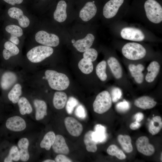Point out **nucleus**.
Here are the masks:
<instances>
[{
	"label": "nucleus",
	"instance_id": "f257e3e1",
	"mask_svg": "<svg viewBox=\"0 0 162 162\" xmlns=\"http://www.w3.org/2000/svg\"><path fill=\"white\" fill-rule=\"evenodd\" d=\"M45 77L51 88L62 91L67 89L70 84L68 77L64 74L52 70H47L45 72Z\"/></svg>",
	"mask_w": 162,
	"mask_h": 162
},
{
	"label": "nucleus",
	"instance_id": "f03ea898",
	"mask_svg": "<svg viewBox=\"0 0 162 162\" xmlns=\"http://www.w3.org/2000/svg\"><path fill=\"white\" fill-rule=\"evenodd\" d=\"M123 55L127 58L132 60H136L143 58L146 51L145 48L141 44L135 42H130L125 44L122 49Z\"/></svg>",
	"mask_w": 162,
	"mask_h": 162
},
{
	"label": "nucleus",
	"instance_id": "7ed1b4c3",
	"mask_svg": "<svg viewBox=\"0 0 162 162\" xmlns=\"http://www.w3.org/2000/svg\"><path fill=\"white\" fill-rule=\"evenodd\" d=\"M112 104V100L110 93L106 91H103L97 95L93 102V110L97 113L103 114L110 108Z\"/></svg>",
	"mask_w": 162,
	"mask_h": 162
},
{
	"label": "nucleus",
	"instance_id": "20e7f679",
	"mask_svg": "<svg viewBox=\"0 0 162 162\" xmlns=\"http://www.w3.org/2000/svg\"><path fill=\"white\" fill-rule=\"evenodd\" d=\"M146 16L152 22L159 23L162 21V8L155 0H147L144 4Z\"/></svg>",
	"mask_w": 162,
	"mask_h": 162
},
{
	"label": "nucleus",
	"instance_id": "39448f33",
	"mask_svg": "<svg viewBox=\"0 0 162 162\" xmlns=\"http://www.w3.org/2000/svg\"><path fill=\"white\" fill-rule=\"evenodd\" d=\"M53 50L51 47L40 45L34 47L27 53V57L31 62H40L50 56L53 53Z\"/></svg>",
	"mask_w": 162,
	"mask_h": 162
},
{
	"label": "nucleus",
	"instance_id": "423d86ee",
	"mask_svg": "<svg viewBox=\"0 0 162 162\" xmlns=\"http://www.w3.org/2000/svg\"><path fill=\"white\" fill-rule=\"evenodd\" d=\"M35 39L38 43L50 47H56L59 43L58 37L53 34H49L41 30L38 32L35 35Z\"/></svg>",
	"mask_w": 162,
	"mask_h": 162
},
{
	"label": "nucleus",
	"instance_id": "0eeeda50",
	"mask_svg": "<svg viewBox=\"0 0 162 162\" xmlns=\"http://www.w3.org/2000/svg\"><path fill=\"white\" fill-rule=\"evenodd\" d=\"M66 128L71 136L78 137L82 134L83 127L82 124L74 118L67 117L64 120Z\"/></svg>",
	"mask_w": 162,
	"mask_h": 162
},
{
	"label": "nucleus",
	"instance_id": "6e6552de",
	"mask_svg": "<svg viewBox=\"0 0 162 162\" xmlns=\"http://www.w3.org/2000/svg\"><path fill=\"white\" fill-rule=\"evenodd\" d=\"M122 38L126 40L140 41L143 40L145 35L140 29L133 27H125L123 28L121 32Z\"/></svg>",
	"mask_w": 162,
	"mask_h": 162
},
{
	"label": "nucleus",
	"instance_id": "1a4fd4ad",
	"mask_svg": "<svg viewBox=\"0 0 162 162\" xmlns=\"http://www.w3.org/2000/svg\"><path fill=\"white\" fill-rule=\"evenodd\" d=\"M5 126L9 130L13 132H20L26 127L25 120L21 117L15 116L8 118L6 121Z\"/></svg>",
	"mask_w": 162,
	"mask_h": 162
},
{
	"label": "nucleus",
	"instance_id": "9d476101",
	"mask_svg": "<svg viewBox=\"0 0 162 162\" xmlns=\"http://www.w3.org/2000/svg\"><path fill=\"white\" fill-rule=\"evenodd\" d=\"M136 146L138 151L143 155L150 156L154 154L155 148L149 143L148 138L146 136H141L136 140Z\"/></svg>",
	"mask_w": 162,
	"mask_h": 162
},
{
	"label": "nucleus",
	"instance_id": "9b49d317",
	"mask_svg": "<svg viewBox=\"0 0 162 162\" xmlns=\"http://www.w3.org/2000/svg\"><path fill=\"white\" fill-rule=\"evenodd\" d=\"M124 0H110L104 5L103 9V14L106 18L114 16L122 4Z\"/></svg>",
	"mask_w": 162,
	"mask_h": 162
},
{
	"label": "nucleus",
	"instance_id": "f8f14e48",
	"mask_svg": "<svg viewBox=\"0 0 162 162\" xmlns=\"http://www.w3.org/2000/svg\"><path fill=\"white\" fill-rule=\"evenodd\" d=\"M8 14L11 18L17 20L19 25L22 28H26L30 23L29 19L23 14L22 11L20 9L15 7L9 8Z\"/></svg>",
	"mask_w": 162,
	"mask_h": 162
},
{
	"label": "nucleus",
	"instance_id": "ddd939ff",
	"mask_svg": "<svg viewBox=\"0 0 162 162\" xmlns=\"http://www.w3.org/2000/svg\"><path fill=\"white\" fill-rule=\"evenodd\" d=\"M97 11L95 4L92 2H88L80 10L79 17L84 21H88L94 16Z\"/></svg>",
	"mask_w": 162,
	"mask_h": 162
},
{
	"label": "nucleus",
	"instance_id": "4468645a",
	"mask_svg": "<svg viewBox=\"0 0 162 162\" xmlns=\"http://www.w3.org/2000/svg\"><path fill=\"white\" fill-rule=\"evenodd\" d=\"M53 151L57 154H68L69 149L64 137L61 135H56V139L52 146Z\"/></svg>",
	"mask_w": 162,
	"mask_h": 162
},
{
	"label": "nucleus",
	"instance_id": "2eb2a0df",
	"mask_svg": "<svg viewBox=\"0 0 162 162\" xmlns=\"http://www.w3.org/2000/svg\"><path fill=\"white\" fill-rule=\"evenodd\" d=\"M94 39L93 35L88 34L85 38L77 40L73 45L78 51L84 52L90 48Z\"/></svg>",
	"mask_w": 162,
	"mask_h": 162
},
{
	"label": "nucleus",
	"instance_id": "dca6fc26",
	"mask_svg": "<svg viewBox=\"0 0 162 162\" xmlns=\"http://www.w3.org/2000/svg\"><path fill=\"white\" fill-rule=\"evenodd\" d=\"M128 68L131 76L136 82L139 84L142 83L144 80L142 71L144 70V66L141 64L135 65L131 64L129 65Z\"/></svg>",
	"mask_w": 162,
	"mask_h": 162
},
{
	"label": "nucleus",
	"instance_id": "f3484780",
	"mask_svg": "<svg viewBox=\"0 0 162 162\" xmlns=\"http://www.w3.org/2000/svg\"><path fill=\"white\" fill-rule=\"evenodd\" d=\"M156 104L157 102L154 99L147 96H143L139 97L134 101V104L136 106L143 110L152 109Z\"/></svg>",
	"mask_w": 162,
	"mask_h": 162
},
{
	"label": "nucleus",
	"instance_id": "a211bd4d",
	"mask_svg": "<svg viewBox=\"0 0 162 162\" xmlns=\"http://www.w3.org/2000/svg\"><path fill=\"white\" fill-rule=\"evenodd\" d=\"M29 145V141L27 138L23 137L19 140L17 145L20 156V160L23 162H26L30 158L28 151Z\"/></svg>",
	"mask_w": 162,
	"mask_h": 162
},
{
	"label": "nucleus",
	"instance_id": "6ab92c4d",
	"mask_svg": "<svg viewBox=\"0 0 162 162\" xmlns=\"http://www.w3.org/2000/svg\"><path fill=\"white\" fill-rule=\"evenodd\" d=\"M17 78L14 73L7 71L4 73L2 76L0 85L2 88L4 90L9 89L16 82Z\"/></svg>",
	"mask_w": 162,
	"mask_h": 162
},
{
	"label": "nucleus",
	"instance_id": "aec40b11",
	"mask_svg": "<svg viewBox=\"0 0 162 162\" xmlns=\"http://www.w3.org/2000/svg\"><path fill=\"white\" fill-rule=\"evenodd\" d=\"M160 65L156 61L151 62L147 68V73L145 76L146 81L148 83L153 82L159 74Z\"/></svg>",
	"mask_w": 162,
	"mask_h": 162
},
{
	"label": "nucleus",
	"instance_id": "412c9836",
	"mask_svg": "<svg viewBox=\"0 0 162 162\" xmlns=\"http://www.w3.org/2000/svg\"><path fill=\"white\" fill-rule=\"evenodd\" d=\"M67 4L65 1L61 0L58 3L56 8L54 12V19L59 22L64 21L67 17Z\"/></svg>",
	"mask_w": 162,
	"mask_h": 162
},
{
	"label": "nucleus",
	"instance_id": "4be33fe9",
	"mask_svg": "<svg viewBox=\"0 0 162 162\" xmlns=\"http://www.w3.org/2000/svg\"><path fill=\"white\" fill-rule=\"evenodd\" d=\"M34 105L35 109V119L37 121L43 119L47 114L46 103L44 100L36 99L34 101Z\"/></svg>",
	"mask_w": 162,
	"mask_h": 162
},
{
	"label": "nucleus",
	"instance_id": "5701e85b",
	"mask_svg": "<svg viewBox=\"0 0 162 162\" xmlns=\"http://www.w3.org/2000/svg\"><path fill=\"white\" fill-rule=\"evenodd\" d=\"M107 63L115 78L119 79L123 75L122 66L118 60L115 57H111L107 60Z\"/></svg>",
	"mask_w": 162,
	"mask_h": 162
},
{
	"label": "nucleus",
	"instance_id": "b1692460",
	"mask_svg": "<svg viewBox=\"0 0 162 162\" xmlns=\"http://www.w3.org/2000/svg\"><path fill=\"white\" fill-rule=\"evenodd\" d=\"M105 127L101 124H98L94 127L92 136L93 140L97 143L103 142L106 138Z\"/></svg>",
	"mask_w": 162,
	"mask_h": 162
},
{
	"label": "nucleus",
	"instance_id": "393cba45",
	"mask_svg": "<svg viewBox=\"0 0 162 162\" xmlns=\"http://www.w3.org/2000/svg\"><path fill=\"white\" fill-rule=\"evenodd\" d=\"M67 98V96L65 92L62 91L56 92L53 99V104L55 108L58 110L63 108L66 105Z\"/></svg>",
	"mask_w": 162,
	"mask_h": 162
},
{
	"label": "nucleus",
	"instance_id": "a878e982",
	"mask_svg": "<svg viewBox=\"0 0 162 162\" xmlns=\"http://www.w3.org/2000/svg\"><path fill=\"white\" fill-rule=\"evenodd\" d=\"M4 49L3 50L2 55L5 60L9 59L10 57L17 55L19 52L18 47L10 41L6 42L4 44Z\"/></svg>",
	"mask_w": 162,
	"mask_h": 162
},
{
	"label": "nucleus",
	"instance_id": "bb28decb",
	"mask_svg": "<svg viewBox=\"0 0 162 162\" xmlns=\"http://www.w3.org/2000/svg\"><path fill=\"white\" fill-rule=\"evenodd\" d=\"M162 128V120L159 116L153 117L150 120L148 126L149 132L152 135L158 134Z\"/></svg>",
	"mask_w": 162,
	"mask_h": 162
},
{
	"label": "nucleus",
	"instance_id": "cd10ccee",
	"mask_svg": "<svg viewBox=\"0 0 162 162\" xmlns=\"http://www.w3.org/2000/svg\"><path fill=\"white\" fill-rule=\"evenodd\" d=\"M93 131L89 130L85 134L84 137V142L86 149L89 152H95L97 150V143L92 139V136Z\"/></svg>",
	"mask_w": 162,
	"mask_h": 162
},
{
	"label": "nucleus",
	"instance_id": "c85d7f7f",
	"mask_svg": "<svg viewBox=\"0 0 162 162\" xmlns=\"http://www.w3.org/2000/svg\"><path fill=\"white\" fill-rule=\"evenodd\" d=\"M56 135L54 132L50 131L44 136L40 143V147L47 151L50 150L54 143Z\"/></svg>",
	"mask_w": 162,
	"mask_h": 162
},
{
	"label": "nucleus",
	"instance_id": "c756f323",
	"mask_svg": "<svg viewBox=\"0 0 162 162\" xmlns=\"http://www.w3.org/2000/svg\"><path fill=\"white\" fill-rule=\"evenodd\" d=\"M117 140L122 149L127 153H130L133 150L130 137L127 135L120 134L117 137Z\"/></svg>",
	"mask_w": 162,
	"mask_h": 162
},
{
	"label": "nucleus",
	"instance_id": "7c9ffc66",
	"mask_svg": "<svg viewBox=\"0 0 162 162\" xmlns=\"http://www.w3.org/2000/svg\"><path fill=\"white\" fill-rule=\"evenodd\" d=\"M19 111L22 115L29 114L32 111V106L27 99L24 97L20 98L18 102Z\"/></svg>",
	"mask_w": 162,
	"mask_h": 162
},
{
	"label": "nucleus",
	"instance_id": "2f4dec72",
	"mask_svg": "<svg viewBox=\"0 0 162 162\" xmlns=\"http://www.w3.org/2000/svg\"><path fill=\"white\" fill-rule=\"evenodd\" d=\"M22 93V87L20 84H15L9 92L8 97L13 104L17 103Z\"/></svg>",
	"mask_w": 162,
	"mask_h": 162
},
{
	"label": "nucleus",
	"instance_id": "473e14b6",
	"mask_svg": "<svg viewBox=\"0 0 162 162\" xmlns=\"http://www.w3.org/2000/svg\"><path fill=\"white\" fill-rule=\"evenodd\" d=\"M20 159V156L18 147L15 145L12 146L10 149L8 154L4 159V162L17 161Z\"/></svg>",
	"mask_w": 162,
	"mask_h": 162
},
{
	"label": "nucleus",
	"instance_id": "72a5a7b5",
	"mask_svg": "<svg viewBox=\"0 0 162 162\" xmlns=\"http://www.w3.org/2000/svg\"><path fill=\"white\" fill-rule=\"evenodd\" d=\"M106 152L108 154L116 156L117 158L120 160H124L126 157L122 151L114 144L110 145L107 148Z\"/></svg>",
	"mask_w": 162,
	"mask_h": 162
},
{
	"label": "nucleus",
	"instance_id": "f704fd0d",
	"mask_svg": "<svg viewBox=\"0 0 162 162\" xmlns=\"http://www.w3.org/2000/svg\"><path fill=\"white\" fill-rule=\"evenodd\" d=\"M107 64L105 60L100 62L97 65L96 72L98 77L102 81H105L107 78V75L106 73Z\"/></svg>",
	"mask_w": 162,
	"mask_h": 162
},
{
	"label": "nucleus",
	"instance_id": "c9c22d12",
	"mask_svg": "<svg viewBox=\"0 0 162 162\" xmlns=\"http://www.w3.org/2000/svg\"><path fill=\"white\" fill-rule=\"evenodd\" d=\"M78 66L81 71L85 74L91 73L93 70V65L92 62L83 58L79 62Z\"/></svg>",
	"mask_w": 162,
	"mask_h": 162
},
{
	"label": "nucleus",
	"instance_id": "e433bc0d",
	"mask_svg": "<svg viewBox=\"0 0 162 162\" xmlns=\"http://www.w3.org/2000/svg\"><path fill=\"white\" fill-rule=\"evenodd\" d=\"M6 31L10 34V36L20 37L23 34L22 29L19 26L14 25H8L5 27Z\"/></svg>",
	"mask_w": 162,
	"mask_h": 162
},
{
	"label": "nucleus",
	"instance_id": "4c0bfd02",
	"mask_svg": "<svg viewBox=\"0 0 162 162\" xmlns=\"http://www.w3.org/2000/svg\"><path fill=\"white\" fill-rule=\"evenodd\" d=\"M98 56V53L96 50L90 48L84 52L83 58L89 61L93 62L96 59Z\"/></svg>",
	"mask_w": 162,
	"mask_h": 162
},
{
	"label": "nucleus",
	"instance_id": "58836bf2",
	"mask_svg": "<svg viewBox=\"0 0 162 162\" xmlns=\"http://www.w3.org/2000/svg\"><path fill=\"white\" fill-rule=\"evenodd\" d=\"M78 104V102L75 98L72 97H70L66 104V109L68 113L71 114L74 108Z\"/></svg>",
	"mask_w": 162,
	"mask_h": 162
},
{
	"label": "nucleus",
	"instance_id": "ea45409f",
	"mask_svg": "<svg viewBox=\"0 0 162 162\" xmlns=\"http://www.w3.org/2000/svg\"><path fill=\"white\" fill-rule=\"evenodd\" d=\"M116 107V109L118 112H124L129 110L130 104L128 102L124 100L123 101L117 103Z\"/></svg>",
	"mask_w": 162,
	"mask_h": 162
},
{
	"label": "nucleus",
	"instance_id": "a19ab883",
	"mask_svg": "<svg viewBox=\"0 0 162 162\" xmlns=\"http://www.w3.org/2000/svg\"><path fill=\"white\" fill-rule=\"evenodd\" d=\"M122 95L121 90L118 88L116 87L112 89L111 97L113 102H117L121 98Z\"/></svg>",
	"mask_w": 162,
	"mask_h": 162
},
{
	"label": "nucleus",
	"instance_id": "79ce46f5",
	"mask_svg": "<svg viewBox=\"0 0 162 162\" xmlns=\"http://www.w3.org/2000/svg\"><path fill=\"white\" fill-rule=\"evenodd\" d=\"M75 113L76 116L78 117L84 118L86 117V112L83 106L81 105H80L77 106L76 109Z\"/></svg>",
	"mask_w": 162,
	"mask_h": 162
},
{
	"label": "nucleus",
	"instance_id": "37998d69",
	"mask_svg": "<svg viewBox=\"0 0 162 162\" xmlns=\"http://www.w3.org/2000/svg\"><path fill=\"white\" fill-rule=\"evenodd\" d=\"M56 162H71L72 160L66 157L64 154H59L55 158Z\"/></svg>",
	"mask_w": 162,
	"mask_h": 162
},
{
	"label": "nucleus",
	"instance_id": "c03bdc74",
	"mask_svg": "<svg viewBox=\"0 0 162 162\" xmlns=\"http://www.w3.org/2000/svg\"><path fill=\"white\" fill-rule=\"evenodd\" d=\"M144 118V115L141 112H138L135 114L134 116V118L135 121L138 122L141 121Z\"/></svg>",
	"mask_w": 162,
	"mask_h": 162
},
{
	"label": "nucleus",
	"instance_id": "a18cd8bd",
	"mask_svg": "<svg viewBox=\"0 0 162 162\" xmlns=\"http://www.w3.org/2000/svg\"><path fill=\"white\" fill-rule=\"evenodd\" d=\"M141 126V124L139 122L136 121L132 123L130 125V128L133 130L139 129Z\"/></svg>",
	"mask_w": 162,
	"mask_h": 162
},
{
	"label": "nucleus",
	"instance_id": "49530a36",
	"mask_svg": "<svg viewBox=\"0 0 162 162\" xmlns=\"http://www.w3.org/2000/svg\"><path fill=\"white\" fill-rule=\"evenodd\" d=\"M7 3L11 5H14L16 4H19L21 3L23 0H3Z\"/></svg>",
	"mask_w": 162,
	"mask_h": 162
},
{
	"label": "nucleus",
	"instance_id": "de8ad7c7",
	"mask_svg": "<svg viewBox=\"0 0 162 162\" xmlns=\"http://www.w3.org/2000/svg\"><path fill=\"white\" fill-rule=\"evenodd\" d=\"M9 40L15 45H18L19 44L20 40L18 37L10 36Z\"/></svg>",
	"mask_w": 162,
	"mask_h": 162
},
{
	"label": "nucleus",
	"instance_id": "09e8293b",
	"mask_svg": "<svg viewBox=\"0 0 162 162\" xmlns=\"http://www.w3.org/2000/svg\"><path fill=\"white\" fill-rule=\"evenodd\" d=\"M42 162H55V160H53L50 159H47L44 160Z\"/></svg>",
	"mask_w": 162,
	"mask_h": 162
},
{
	"label": "nucleus",
	"instance_id": "8fccbe9b",
	"mask_svg": "<svg viewBox=\"0 0 162 162\" xmlns=\"http://www.w3.org/2000/svg\"><path fill=\"white\" fill-rule=\"evenodd\" d=\"M71 41H72V43L73 44L74 43H75V40H74V39L72 40Z\"/></svg>",
	"mask_w": 162,
	"mask_h": 162
},
{
	"label": "nucleus",
	"instance_id": "3c124183",
	"mask_svg": "<svg viewBox=\"0 0 162 162\" xmlns=\"http://www.w3.org/2000/svg\"><path fill=\"white\" fill-rule=\"evenodd\" d=\"M162 153L161 152V156H160V160H161V161H162Z\"/></svg>",
	"mask_w": 162,
	"mask_h": 162
}]
</instances>
